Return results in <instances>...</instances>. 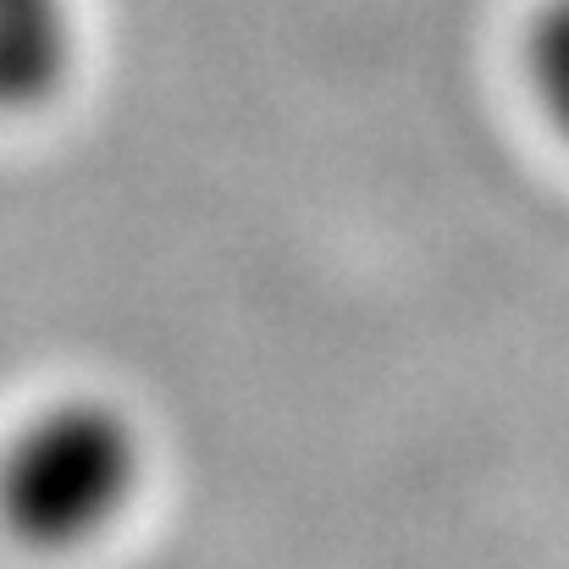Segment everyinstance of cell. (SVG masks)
Returning <instances> with one entry per match:
<instances>
[{"mask_svg":"<svg viewBox=\"0 0 569 569\" xmlns=\"http://www.w3.org/2000/svg\"><path fill=\"white\" fill-rule=\"evenodd\" d=\"M78 61L72 0H0V117L50 106Z\"/></svg>","mask_w":569,"mask_h":569,"instance_id":"cell-2","label":"cell"},{"mask_svg":"<svg viewBox=\"0 0 569 569\" xmlns=\"http://www.w3.org/2000/svg\"><path fill=\"white\" fill-rule=\"evenodd\" d=\"M144 492V431L106 392H61L0 437V531L28 553L106 542Z\"/></svg>","mask_w":569,"mask_h":569,"instance_id":"cell-1","label":"cell"},{"mask_svg":"<svg viewBox=\"0 0 569 569\" xmlns=\"http://www.w3.org/2000/svg\"><path fill=\"white\" fill-rule=\"evenodd\" d=\"M526 83L548 117V128L569 144V0H542L526 28Z\"/></svg>","mask_w":569,"mask_h":569,"instance_id":"cell-3","label":"cell"}]
</instances>
